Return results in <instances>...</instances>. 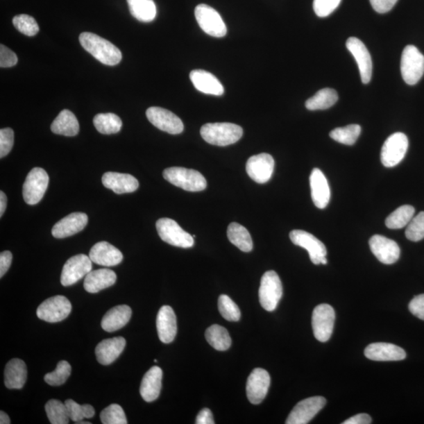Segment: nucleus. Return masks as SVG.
I'll list each match as a JSON object with an SVG mask.
<instances>
[{"mask_svg":"<svg viewBox=\"0 0 424 424\" xmlns=\"http://www.w3.org/2000/svg\"><path fill=\"white\" fill-rule=\"evenodd\" d=\"M126 346V340L123 337L107 339L100 342L95 349L98 362L101 365L109 366L115 362L122 354Z\"/></svg>","mask_w":424,"mask_h":424,"instance_id":"obj_26","label":"nucleus"},{"mask_svg":"<svg viewBox=\"0 0 424 424\" xmlns=\"http://www.w3.org/2000/svg\"><path fill=\"white\" fill-rule=\"evenodd\" d=\"M131 15L142 22H151L157 15L153 0H127Z\"/></svg>","mask_w":424,"mask_h":424,"instance_id":"obj_33","label":"nucleus"},{"mask_svg":"<svg viewBox=\"0 0 424 424\" xmlns=\"http://www.w3.org/2000/svg\"><path fill=\"white\" fill-rule=\"evenodd\" d=\"M195 17L203 31L214 37H223L227 28L222 17L214 8L200 4L195 8Z\"/></svg>","mask_w":424,"mask_h":424,"instance_id":"obj_9","label":"nucleus"},{"mask_svg":"<svg viewBox=\"0 0 424 424\" xmlns=\"http://www.w3.org/2000/svg\"><path fill=\"white\" fill-rule=\"evenodd\" d=\"M374 10L380 14L389 12L398 2V0H369Z\"/></svg>","mask_w":424,"mask_h":424,"instance_id":"obj_51","label":"nucleus"},{"mask_svg":"<svg viewBox=\"0 0 424 424\" xmlns=\"http://www.w3.org/2000/svg\"><path fill=\"white\" fill-rule=\"evenodd\" d=\"M270 385V374L265 369H254L248 376L246 385L249 402L254 405L260 404L266 398Z\"/></svg>","mask_w":424,"mask_h":424,"instance_id":"obj_18","label":"nucleus"},{"mask_svg":"<svg viewBox=\"0 0 424 424\" xmlns=\"http://www.w3.org/2000/svg\"><path fill=\"white\" fill-rule=\"evenodd\" d=\"M93 123L99 133L103 135L118 133L122 128V121L115 113H99L94 117Z\"/></svg>","mask_w":424,"mask_h":424,"instance_id":"obj_36","label":"nucleus"},{"mask_svg":"<svg viewBox=\"0 0 424 424\" xmlns=\"http://www.w3.org/2000/svg\"><path fill=\"white\" fill-rule=\"evenodd\" d=\"M326 399L316 396L303 400L291 410L287 424H307L325 407Z\"/></svg>","mask_w":424,"mask_h":424,"instance_id":"obj_14","label":"nucleus"},{"mask_svg":"<svg viewBox=\"0 0 424 424\" xmlns=\"http://www.w3.org/2000/svg\"><path fill=\"white\" fill-rule=\"evenodd\" d=\"M335 310L328 304L316 307L312 315L314 335L319 341L327 342L332 337L335 323Z\"/></svg>","mask_w":424,"mask_h":424,"instance_id":"obj_11","label":"nucleus"},{"mask_svg":"<svg viewBox=\"0 0 424 424\" xmlns=\"http://www.w3.org/2000/svg\"><path fill=\"white\" fill-rule=\"evenodd\" d=\"M163 176L167 181L174 186L182 188L189 192H200L207 187V181L198 171L173 167L166 169Z\"/></svg>","mask_w":424,"mask_h":424,"instance_id":"obj_3","label":"nucleus"},{"mask_svg":"<svg viewBox=\"0 0 424 424\" xmlns=\"http://www.w3.org/2000/svg\"><path fill=\"white\" fill-rule=\"evenodd\" d=\"M196 424H214V418L212 412L209 409H202L196 416Z\"/></svg>","mask_w":424,"mask_h":424,"instance_id":"obj_53","label":"nucleus"},{"mask_svg":"<svg viewBox=\"0 0 424 424\" xmlns=\"http://www.w3.org/2000/svg\"><path fill=\"white\" fill-rule=\"evenodd\" d=\"M207 341L213 348L225 351L231 346V338L228 331L224 327L214 325L207 328L205 332Z\"/></svg>","mask_w":424,"mask_h":424,"instance_id":"obj_37","label":"nucleus"},{"mask_svg":"<svg viewBox=\"0 0 424 424\" xmlns=\"http://www.w3.org/2000/svg\"><path fill=\"white\" fill-rule=\"evenodd\" d=\"M341 0H314V10L315 14L320 17L330 15L335 10Z\"/></svg>","mask_w":424,"mask_h":424,"instance_id":"obj_47","label":"nucleus"},{"mask_svg":"<svg viewBox=\"0 0 424 424\" xmlns=\"http://www.w3.org/2000/svg\"><path fill=\"white\" fill-rule=\"evenodd\" d=\"M71 373L70 364L67 361H61L58 363L55 371L45 375L44 380L51 386L62 385L69 379Z\"/></svg>","mask_w":424,"mask_h":424,"instance_id":"obj_42","label":"nucleus"},{"mask_svg":"<svg viewBox=\"0 0 424 424\" xmlns=\"http://www.w3.org/2000/svg\"><path fill=\"white\" fill-rule=\"evenodd\" d=\"M405 236L412 241H420L424 238V212L418 214L408 224Z\"/></svg>","mask_w":424,"mask_h":424,"instance_id":"obj_46","label":"nucleus"},{"mask_svg":"<svg viewBox=\"0 0 424 424\" xmlns=\"http://www.w3.org/2000/svg\"><path fill=\"white\" fill-rule=\"evenodd\" d=\"M146 117L155 127L167 133L178 135L184 130V125L180 118L172 112L160 107L149 108L146 110Z\"/></svg>","mask_w":424,"mask_h":424,"instance_id":"obj_15","label":"nucleus"},{"mask_svg":"<svg viewBox=\"0 0 424 424\" xmlns=\"http://www.w3.org/2000/svg\"><path fill=\"white\" fill-rule=\"evenodd\" d=\"M309 184L314 204L320 209L325 208L330 201L331 191L323 172L314 169L309 176Z\"/></svg>","mask_w":424,"mask_h":424,"instance_id":"obj_23","label":"nucleus"},{"mask_svg":"<svg viewBox=\"0 0 424 424\" xmlns=\"http://www.w3.org/2000/svg\"><path fill=\"white\" fill-rule=\"evenodd\" d=\"M13 24L20 33L28 37H34L40 31L37 21L33 17L27 15L15 16L13 19Z\"/></svg>","mask_w":424,"mask_h":424,"instance_id":"obj_45","label":"nucleus"},{"mask_svg":"<svg viewBox=\"0 0 424 424\" xmlns=\"http://www.w3.org/2000/svg\"><path fill=\"white\" fill-rule=\"evenodd\" d=\"M100 419L103 424H127V417L121 405L112 404L106 407L100 414Z\"/></svg>","mask_w":424,"mask_h":424,"instance_id":"obj_44","label":"nucleus"},{"mask_svg":"<svg viewBox=\"0 0 424 424\" xmlns=\"http://www.w3.org/2000/svg\"><path fill=\"white\" fill-rule=\"evenodd\" d=\"M409 309L418 319L424 321V294L414 297L409 303Z\"/></svg>","mask_w":424,"mask_h":424,"instance_id":"obj_50","label":"nucleus"},{"mask_svg":"<svg viewBox=\"0 0 424 424\" xmlns=\"http://www.w3.org/2000/svg\"><path fill=\"white\" fill-rule=\"evenodd\" d=\"M27 366L25 362L14 358L6 366L4 383L8 389H22L27 380Z\"/></svg>","mask_w":424,"mask_h":424,"instance_id":"obj_30","label":"nucleus"},{"mask_svg":"<svg viewBox=\"0 0 424 424\" xmlns=\"http://www.w3.org/2000/svg\"><path fill=\"white\" fill-rule=\"evenodd\" d=\"M90 259L94 264L104 266H115L123 261L121 251L106 241L95 244L90 251Z\"/></svg>","mask_w":424,"mask_h":424,"instance_id":"obj_21","label":"nucleus"},{"mask_svg":"<svg viewBox=\"0 0 424 424\" xmlns=\"http://www.w3.org/2000/svg\"><path fill=\"white\" fill-rule=\"evenodd\" d=\"M51 129L56 135L73 137L79 133L80 124L73 112L64 110L53 121Z\"/></svg>","mask_w":424,"mask_h":424,"instance_id":"obj_32","label":"nucleus"},{"mask_svg":"<svg viewBox=\"0 0 424 424\" xmlns=\"http://www.w3.org/2000/svg\"><path fill=\"white\" fill-rule=\"evenodd\" d=\"M229 241L244 253H249L253 248L252 237L246 227L232 223L227 229Z\"/></svg>","mask_w":424,"mask_h":424,"instance_id":"obj_34","label":"nucleus"},{"mask_svg":"<svg viewBox=\"0 0 424 424\" xmlns=\"http://www.w3.org/2000/svg\"><path fill=\"white\" fill-rule=\"evenodd\" d=\"M157 330L160 341L170 344L177 334V319L174 310L169 306H164L157 316Z\"/></svg>","mask_w":424,"mask_h":424,"instance_id":"obj_24","label":"nucleus"},{"mask_svg":"<svg viewBox=\"0 0 424 424\" xmlns=\"http://www.w3.org/2000/svg\"><path fill=\"white\" fill-rule=\"evenodd\" d=\"M362 128L358 124H350L344 128H338L331 131L330 135L333 140L341 144L354 145L359 137Z\"/></svg>","mask_w":424,"mask_h":424,"instance_id":"obj_40","label":"nucleus"},{"mask_svg":"<svg viewBox=\"0 0 424 424\" xmlns=\"http://www.w3.org/2000/svg\"><path fill=\"white\" fill-rule=\"evenodd\" d=\"M189 77L195 88L202 93L216 95V96H221L224 94L222 83L217 77L207 71L194 70L191 71Z\"/></svg>","mask_w":424,"mask_h":424,"instance_id":"obj_27","label":"nucleus"},{"mask_svg":"<svg viewBox=\"0 0 424 424\" xmlns=\"http://www.w3.org/2000/svg\"><path fill=\"white\" fill-rule=\"evenodd\" d=\"M372 418L366 414H357L343 422V424H369Z\"/></svg>","mask_w":424,"mask_h":424,"instance_id":"obj_54","label":"nucleus"},{"mask_svg":"<svg viewBox=\"0 0 424 424\" xmlns=\"http://www.w3.org/2000/svg\"><path fill=\"white\" fill-rule=\"evenodd\" d=\"M156 227L161 240L171 246L183 248H189L194 246V237L182 229L175 220L169 218L160 219Z\"/></svg>","mask_w":424,"mask_h":424,"instance_id":"obj_5","label":"nucleus"},{"mask_svg":"<svg viewBox=\"0 0 424 424\" xmlns=\"http://www.w3.org/2000/svg\"><path fill=\"white\" fill-rule=\"evenodd\" d=\"M17 63L16 53L7 46L1 44L0 46V67L10 68L15 67Z\"/></svg>","mask_w":424,"mask_h":424,"instance_id":"obj_49","label":"nucleus"},{"mask_svg":"<svg viewBox=\"0 0 424 424\" xmlns=\"http://www.w3.org/2000/svg\"><path fill=\"white\" fill-rule=\"evenodd\" d=\"M346 49L354 56L359 68L362 81L367 85L371 80L373 73V62L371 56L367 47L362 42L356 37H350L346 41Z\"/></svg>","mask_w":424,"mask_h":424,"instance_id":"obj_17","label":"nucleus"},{"mask_svg":"<svg viewBox=\"0 0 424 424\" xmlns=\"http://www.w3.org/2000/svg\"><path fill=\"white\" fill-rule=\"evenodd\" d=\"M218 306L221 315L226 320L230 321H238L240 320L241 316V310L228 296H220Z\"/></svg>","mask_w":424,"mask_h":424,"instance_id":"obj_43","label":"nucleus"},{"mask_svg":"<svg viewBox=\"0 0 424 424\" xmlns=\"http://www.w3.org/2000/svg\"><path fill=\"white\" fill-rule=\"evenodd\" d=\"M79 40L83 49L91 53L100 62L110 67L121 62V51L110 41L92 33H81Z\"/></svg>","mask_w":424,"mask_h":424,"instance_id":"obj_1","label":"nucleus"},{"mask_svg":"<svg viewBox=\"0 0 424 424\" xmlns=\"http://www.w3.org/2000/svg\"><path fill=\"white\" fill-rule=\"evenodd\" d=\"M369 247L376 258L387 265L395 264L401 254V250L395 241L381 235L373 236L369 240Z\"/></svg>","mask_w":424,"mask_h":424,"instance_id":"obj_19","label":"nucleus"},{"mask_svg":"<svg viewBox=\"0 0 424 424\" xmlns=\"http://www.w3.org/2000/svg\"><path fill=\"white\" fill-rule=\"evenodd\" d=\"M403 80L409 85H415L424 74V56L415 46L405 47L401 60Z\"/></svg>","mask_w":424,"mask_h":424,"instance_id":"obj_6","label":"nucleus"},{"mask_svg":"<svg viewBox=\"0 0 424 424\" xmlns=\"http://www.w3.org/2000/svg\"><path fill=\"white\" fill-rule=\"evenodd\" d=\"M76 423H79V424H91V422H82V421H78L76 422Z\"/></svg>","mask_w":424,"mask_h":424,"instance_id":"obj_57","label":"nucleus"},{"mask_svg":"<svg viewBox=\"0 0 424 424\" xmlns=\"http://www.w3.org/2000/svg\"><path fill=\"white\" fill-rule=\"evenodd\" d=\"M71 310V304L68 298L63 296H56L42 303L37 308V315L40 320L56 323L67 319Z\"/></svg>","mask_w":424,"mask_h":424,"instance_id":"obj_10","label":"nucleus"},{"mask_svg":"<svg viewBox=\"0 0 424 424\" xmlns=\"http://www.w3.org/2000/svg\"><path fill=\"white\" fill-rule=\"evenodd\" d=\"M49 184V176L40 168L30 171L23 185V198L29 205H35L43 199Z\"/></svg>","mask_w":424,"mask_h":424,"instance_id":"obj_7","label":"nucleus"},{"mask_svg":"<svg viewBox=\"0 0 424 424\" xmlns=\"http://www.w3.org/2000/svg\"><path fill=\"white\" fill-rule=\"evenodd\" d=\"M12 259H13V255L9 251H5L0 254V278H3L9 270Z\"/></svg>","mask_w":424,"mask_h":424,"instance_id":"obj_52","label":"nucleus"},{"mask_svg":"<svg viewBox=\"0 0 424 424\" xmlns=\"http://www.w3.org/2000/svg\"><path fill=\"white\" fill-rule=\"evenodd\" d=\"M368 359L376 362L402 361L406 357L405 351L399 346L387 343L369 344L365 350Z\"/></svg>","mask_w":424,"mask_h":424,"instance_id":"obj_22","label":"nucleus"},{"mask_svg":"<svg viewBox=\"0 0 424 424\" xmlns=\"http://www.w3.org/2000/svg\"><path fill=\"white\" fill-rule=\"evenodd\" d=\"M87 223L88 217L85 213H71L53 226L52 235L58 239L73 236L85 229Z\"/></svg>","mask_w":424,"mask_h":424,"instance_id":"obj_20","label":"nucleus"},{"mask_svg":"<svg viewBox=\"0 0 424 424\" xmlns=\"http://www.w3.org/2000/svg\"><path fill=\"white\" fill-rule=\"evenodd\" d=\"M101 180L105 188L117 194L133 193L139 187V181L134 176L118 172H106Z\"/></svg>","mask_w":424,"mask_h":424,"instance_id":"obj_25","label":"nucleus"},{"mask_svg":"<svg viewBox=\"0 0 424 424\" xmlns=\"http://www.w3.org/2000/svg\"><path fill=\"white\" fill-rule=\"evenodd\" d=\"M409 148L407 136L397 133L388 137L381 151V162L386 168L397 166L404 159Z\"/></svg>","mask_w":424,"mask_h":424,"instance_id":"obj_8","label":"nucleus"},{"mask_svg":"<svg viewBox=\"0 0 424 424\" xmlns=\"http://www.w3.org/2000/svg\"><path fill=\"white\" fill-rule=\"evenodd\" d=\"M338 99L336 90L322 89L306 101V108L312 111L330 109L337 103Z\"/></svg>","mask_w":424,"mask_h":424,"instance_id":"obj_35","label":"nucleus"},{"mask_svg":"<svg viewBox=\"0 0 424 424\" xmlns=\"http://www.w3.org/2000/svg\"><path fill=\"white\" fill-rule=\"evenodd\" d=\"M117 279V274L115 271L110 269H99V270L92 271L87 274L83 287L89 294H97L115 285Z\"/></svg>","mask_w":424,"mask_h":424,"instance_id":"obj_29","label":"nucleus"},{"mask_svg":"<svg viewBox=\"0 0 424 424\" xmlns=\"http://www.w3.org/2000/svg\"><path fill=\"white\" fill-rule=\"evenodd\" d=\"M67 405L70 420L75 423L94 417L95 411L91 405H79L74 400L68 399L65 402Z\"/></svg>","mask_w":424,"mask_h":424,"instance_id":"obj_41","label":"nucleus"},{"mask_svg":"<svg viewBox=\"0 0 424 424\" xmlns=\"http://www.w3.org/2000/svg\"><path fill=\"white\" fill-rule=\"evenodd\" d=\"M275 162L271 155L260 153L250 158L246 164L248 176L257 183H267L272 177Z\"/></svg>","mask_w":424,"mask_h":424,"instance_id":"obj_16","label":"nucleus"},{"mask_svg":"<svg viewBox=\"0 0 424 424\" xmlns=\"http://www.w3.org/2000/svg\"><path fill=\"white\" fill-rule=\"evenodd\" d=\"M283 295V287L278 274L273 271H267L262 277L259 290L260 302L267 312H273Z\"/></svg>","mask_w":424,"mask_h":424,"instance_id":"obj_4","label":"nucleus"},{"mask_svg":"<svg viewBox=\"0 0 424 424\" xmlns=\"http://www.w3.org/2000/svg\"><path fill=\"white\" fill-rule=\"evenodd\" d=\"M291 241L297 246L305 248L314 264H321L326 259L327 249L325 244L309 232L300 230H292L289 235Z\"/></svg>","mask_w":424,"mask_h":424,"instance_id":"obj_13","label":"nucleus"},{"mask_svg":"<svg viewBox=\"0 0 424 424\" xmlns=\"http://www.w3.org/2000/svg\"><path fill=\"white\" fill-rule=\"evenodd\" d=\"M10 419L9 416L5 413V412H0V423L1 424H10Z\"/></svg>","mask_w":424,"mask_h":424,"instance_id":"obj_56","label":"nucleus"},{"mask_svg":"<svg viewBox=\"0 0 424 424\" xmlns=\"http://www.w3.org/2000/svg\"><path fill=\"white\" fill-rule=\"evenodd\" d=\"M15 142L14 130L11 128L0 130V158H3L11 151Z\"/></svg>","mask_w":424,"mask_h":424,"instance_id":"obj_48","label":"nucleus"},{"mask_svg":"<svg viewBox=\"0 0 424 424\" xmlns=\"http://www.w3.org/2000/svg\"><path fill=\"white\" fill-rule=\"evenodd\" d=\"M201 135L209 144L226 146L235 144L241 139L243 129L231 123H210L202 126Z\"/></svg>","mask_w":424,"mask_h":424,"instance_id":"obj_2","label":"nucleus"},{"mask_svg":"<svg viewBox=\"0 0 424 424\" xmlns=\"http://www.w3.org/2000/svg\"><path fill=\"white\" fill-rule=\"evenodd\" d=\"M92 262L86 255L80 254L71 257L62 269V285L65 287L71 286L86 277L92 271Z\"/></svg>","mask_w":424,"mask_h":424,"instance_id":"obj_12","label":"nucleus"},{"mask_svg":"<svg viewBox=\"0 0 424 424\" xmlns=\"http://www.w3.org/2000/svg\"><path fill=\"white\" fill-rule=\"evenodd\" d=\"M133 312L130 307L121 305L112 308L107 312L101 321V328L108 332H116L126 325Z\"/></svg>","mask_w":424,"mask_h":424,"instance_id":"obj_31","label":"nucleus"},{"mask_svg":"<svg viewBox=\"0 0 424 424\" xmlns=\"http://www.w3.org/2000/svg\"><path fill=\"white\" fill-rule=\"evenodd\" d=\"M45 410L52 424H68L69 416L67 405L56 399L50 400L45 405Z\"/></svg>","mask_w":424,"mask_h":424,"instance_id":"obj_39","label":"nucleus"},{"mask_svg":"<svg viewBox=\"0 0 424 424\" xmlns=\"http://www.w3.org/2000/svg\"><path fill=\"white\" fill-rule=\"evenodd\" d=\"M163 372L158 366H153L145 374L140 387L141 396L146 402L157 400L162 387Z\"/></svg>","mask_w":424,"mask_h":424,"instance_id":"obj_28","label":"nucleus"},{"mask_svg":"<svg viewBox=\"0 0 424 424\" xmlns=\"http://www.w3.org/2000/svg\"><path fill=\"white\" fill-rule=\"evenodd\" d=\"M8 205V198L7 196L1 191L0 192V217L3 216V214L7 208Z\"/></svg>","mask_w":424,"mask_h":424,"instance_id":"obj_55","label":"nucleus"},{"mask_svg":"<svg viewBox=\"0 0 424 424\" xmlns=\"http://www.w3.org/2000/svg\"><path fill=\"white\" fill-rule=\"evenodd\" d=\"M415 208L411 205H403L399 207L392 212L385 221L387 228L391 230L402 229L407 226L412 219L414 218Z\"/></svg>","mask_w":424,"mask_h":424,"instance_id":"obj_38","label":"nucleus"}]
</instances>
